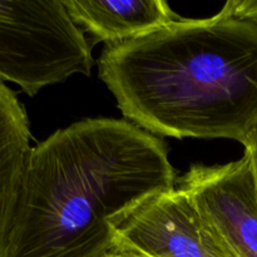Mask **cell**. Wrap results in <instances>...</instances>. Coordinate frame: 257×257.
<instances>
[{"mask_svg": "<svg viewBox=\"0 0 257 257\" xmlns=\"http://www.w3.org/2000/svg\"><path fill=\"white\" fill-rule=\"evenodd\" d=\"M172 190L160 138L130 120L73 123L32 147L7 257H103L136 212Z\"/></svg>", "mask_w": 257, "mask_h": 257, "instance_id": "cell-1", "label": "cell"}, {"mask_svg": "<svg viewBox=\"0 0 257 257\" xmlns=\"http://www.w3.org/2000/svg\"><path fill=\"white\" fill-rule=\"evenodd\" d=\"M99 77L125 119L153 136L247 143L257 127V25L177 19L114 45Z\"/></svg>", "mask_w": 257, "mask_h": 257, "instance_id": "cell-2", "label": "cell"}, {"mask_svg": "<svg viewBox=\"0 0 257 257\" xmlns=\"http://www.w3.org/2000/svg\"><path fill=\"white\" fill-rule=\"evenodd\" d=\"M92 50L63 0L0 2V82L33 97L74 74L90 75Z\"/></svg>", "mask_w": 257, "mask_h": 257, "instance_id": "cell-3", "label": "cell"}, {"mask_svg": "<svg viewBox=\"0 0 257 257\" xmlns=\"http://www.w3.org/2000/svg\"><path fill=\"white\" fill-rule=\"evenodd\" d=\"M178 188L235 257H257V182L252 160L192 165Z\"/></svg>", "mask_w": 257, "mask_h": 257, "instance_id": "cell-4", "label": "cell"}, {"mask_svg": "<svg viewBox=\"0 0 257 257\" xmlns=\"http://www.w3.org/2000/svg\"><path fill=\"white\" fill-rule=\"evenodd\" d=\"M114 246L151 257H235L180 188L136 212L118 231Z\"/></svg>", "mask_w": 257, "mask_h": 257, "instance_id": "cell-5", "label": "cell"}, {"mask_svg": "<svg viewBox=\"0 0 257 257\" xmlns=\"http://www.w3.org/2000/svg\"><path fill=\"white\" fill-rule=\"evenodd\" d=\"M73 22L94 42L120 44L177 20L163 0H63Z\"/></svg>", "mask_w": 257, "mask_h": 257, "instance_id": "cell-6", "label": "cell"}, {"mask_svg": "<svg viewBox=\"0 0 257 257\" xmlns=\"http://www.w3.org/2000/svg\"><path fill=\"white\" fill-rule=\"evenodd\" d=\"M29 119L24 105L0 82V257L8 256L30 147Z\"/></svg>", "mask_w": 257, "mask_h": 257, "instance_id": "cell-7", "label": "cell"}, {"mask_svg": "<svg viewBox=\"0 0 257 257\" xmlns=\"http://www.w3.org/2000/svg\"><path fill=\"white\" fill-rule=\"evenodd\" d=\"M218 15L257 25V0H230Z\"/></svg>", "mask_w": 257, "mask_h": 257, "instance_id": "cell-8", "label": "cell"}, {"mask_svg": "<svg viewBox=\"0 0 257 257\" xmlns=\"http://www.w3.org/2000/svg\"><path fill=\"white\" fill-rule=\"evenodd\" d=\"M245 151L250 155L251 160H252L253 171H255L257 182V127L253 130V132L251 133L250 137H248L247 143L245 145Z\"/></svg>", "mask_w": 257, "mask_h": 257, "instance_id": "cell-9", "label": "cell"}, {"mask_svg": "<svg viewBox=\"0 0 257 257\" xmlns=\"http://www.w3.org/2000/svg\"><path fill=\"white\" fill-rule=\"evenodd\" d=\"M103 257H151V256L146 255V253L143 252H140V251L132 250V248L114 246L109 252L105 253Z\"/></svg>", "mask_w": 257, "mask_h": 257, "instance_id": "cell-10", "label": "cell"}]
</instances>
